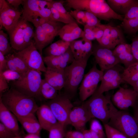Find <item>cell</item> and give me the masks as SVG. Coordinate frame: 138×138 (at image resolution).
I'll return each instance as SVG.
<instances>
[{"instance_id": "6da1fadb", "label": "cell", "mask_w": 138, "mask_h": 138, "mask_svg": "<svg viewBox=\"0 0 138 138\" xmlns=\"http://www.w3.org/2000/svg\"><path fill=\"white\" fill-rule=\"evenodd\" d=\"M0 100L16 117L34 114L39 107L34 98L20 92L12 86L0 96Z\"/></svg>"}, {"instance_id": "7a4b0ae2", "label": "cell", "mask_w": 138, "mask_h": 138, "mask_svg": "<svg viewBox=\"0 0 138 138\" xmlns=\"http://www.w3.org/2000/svg\"><path fill=\"white\" fill-rule=\"evenodd\" d=\"M83 105L92 118H97L104 124H107L118 110L114 106L109 95L95 93Z\"/></svg>"}, {"instance_id": "3957f363", "label": "cell", "mask_w": 138, "mask_h": 138, "mask_svg": "<svg viewBox=\"0 0 138 138\" xmlns=\"http://www.w3.org/2000/svg\"><path fill=\"white\" fill-rule=\"evenodd\" d=\"M91 55L79 60L75 59L64 69L65 95L70 99L76 94L78 87L83 78L88 60Z\"/></svg>"}, {"instance_id": "277c9868", "label": "cell", "mask_w": 138, "mask_h": 138, "mask_svg": "<svg viewBox=\"0 0 138 138\" xmlns=\"http://www.w3.org/2000/svg\"><path fill=\"white\" fill-rule=\"evenodd\" d=\"M22 4L21 19L31 22L34 26L40 24V21L42 19L53 20L50 3L46 0H24Z\"/></svg>"}, {"instance_id": "5b68a950", "label": "cell", "mask_w": 138, "mask_h": 138, "mask_svg": "<svg viewBox=\"0 0 138 138\" xmlns=\"http://www.w3.org/2000/svg\"><path fill=\"white\" fill-rule=\"evenodd\" d=\"M41 72L29 69L21 78L12 82V87L20 92L33 98L39 97L42 80Z\"/></svg>"}, {"instance_id": "8992f818", "label": "cell", "mask_w": 138, "mask_h": 138, "mask_svg": "<svg viewBox=\"0 0 138 138\" xmlns=\"http://www.w3.org/2000/svg\"><path fill=\"white\" fill-rule=\"evenodd\" d=\"M107 124L127 138H138V124L134 117L126 111L118 110Z\"/></svg>"}, {"instance_id": "52a82bcc", "label": "cell", "mask_w": 138, "mask_h": 138, "mask_svg": "<svg viewBox=\"0 0 138 138\" xmlns=\"http://www.w3.org/2000/svg\"><path fill=\"white\" fill-rule=\"evenodd\" d=\"M47 104L59 123L65 127L69 124V115L74 107L68 97L64 94H58L54 98L50 100Z\"/></svg>"}, {"instance_id": "ba28073f", "label": "cell", "mask_w": 138, "mask_h": 138, "mask_svg": "<svg viewBox=\"0 0 138 138\" xmlns=\"http://www.w3.org/2000/svg\"><path fill=\"white\" fill-rule=\"evenodd\" d=\"M103 74V72L98 69L95 64L84 75L79 88V97L81 101H85L95 93Z\"/></svg>"}, {"instance_id": "9c48e42d", "label": "cell", "mask_w": 138, "mask_h": 138, "mask_svg": "<svg viewBox=\"0 0 138 138\" xmlns=\"http://www.w3.org/2000/svg\"><path fill=\"white\" fill-rule=\"evenodd\" d=\"M124 69L119 64L103 72L100 86L95 92L98 94L119 87L122 83H125L122 74Z\"/></svg>"}, {"instance_id": "30bf717a", "label": "cell", "mask_w": 138, "mask_h": 138, "mask_svg": "<svg viewBox=\"0 0 138 138\" xmlns=\"http://www.w3.org/2000/svg\"><path fill=\"white\" fill-rule=\"evenodd\" d=\"M14 54L22 59L29 69L45 72L47 67L44 65L43 57L36 47L33 40L28 47L21 51H14Z\"/></svg>"}, {"instance_id": "8fae6325", "label": "cell", "mask_w": 138, "mask_h": 138, "mask_svg": "<svg viewBox=\"0 0 138 138\" xmlns=\"http://www.w3.org/2000/svg\"><path fill=\"white\" fill-rule=\"evenodd\" d=\"M92 51L96 63L103 72L120 63L113 51L99 43L93 45Z\"/></svg>"}, {"instance_id": "7c38bea8", "label": "cell", "mask_w": 138, "mask_h": 138, "mask_svg": "<svg viewBox=\"0 0 138 138\" xmlns=\"http://www.w3.org/2000/svg\"><path fill=\"white\" fill-rule=\"evenodd\" d=\"M100 20L109 21L112 19L122 21L124 16L117 14L104 0H89L86 10Z\"/></svg>"}, {"instance_id": "4fadbf2b", "label": "cell", "mask_w": 138, "mask_h": 138, "mask_svg": "<svg viewBox=\"0 0 138 138\" xmlns=\"http://www.w3.org/2000/svg\"><path fill=\"white\" fill-rule=\"evenodd\" d=\"M22 11H20L12 7L4 0L2 7L0 8V30L4 27L8 33L16 26L21 18Z\"/></svg>"}, {"instance_id": "5bb4252c", "label": "cell", "mask_w": 138, "mask_h": 138, "mask_svg": "<svg viewBox=\"0 0 138 138\" xmlns=\"http://www.w3.org/2000/svg\"><path fill=\"white\" fill-rule=\"evenodd\" d=\"M92 119L85 107L83 105L74 107L68 117V123L76 130L82 132L85 129L86 123Z\"/></svg>"}, {"instance_id": "9a60e30c", "label": "cell", "mask_w": 138, "mask_h": 138, "mask_svg": "<svg viewBox=\"0 0 138 138\" xmlns=\"http://www.w3.org/2000/svg\"><path fill=\"white\" fill-rule=\"evenodd\" d=\"M122 21L121 25L127 33L135 34L138 31V0H134Z\"/></svg>"}, {"instance_id": "2e32d148", "label": "cell", "mask_w": 138, "mask_h": 138, "mask_svg": "<svg viewBox=\"0 0 138 138\" xmlns=\"http://www.w3.org/2000/svg\"><path fill=\"white\" fill-rule=\"evenodd\" d=\"M44 64L47 67L64 70L75 59L69 47L63 54L58 56H49L43 57Z\"/></svg>"}, {"instance_id": "e0dca14e", "label": "cell", "mask_w": 138, "mask_h": 138, "mask_svg": "<svg viewBox=\"0 0 138 138\" xmlns=\"http://www.w3.org/2000/svg\"><path fill=\"white\" fill-rule=\"evenodd\" d=\"M36 113L42 129L49 131L58 122L49 107L43 104L39 107Z\"/></svg>"}, {"instance_id": "ac0fdd59", "label": "cell", "mask_w": 138, "mask_h": 138, "mask_svg": "<svg viewBox=\"0 0 138 138\" xmlns=\"http://www.w3.org/2000/svg\"><path fill=\"white\" fill-rule=\"evenodd\" d=\"M93 45L91 41L82 38L70 42V47L74 59L79 60L92 55Z\"/></svg>"}, {"instance_id": "d6986e66", "label": "cell", "mask_w": 138, "mask_h": 138, "mask_svg": "<svg viewBox=\"0 0 138 138\" xmlns=\"http://www.w3.org/2000/svg\"><path fill=\"white\" fill-rule=\"evenodd\" d=\"M44 73V79L57 90L60 91L64 88L65 83L64 70L47 67Z\"/></svg>"}, {"instance_id": "ffe728a7", "label": "cell", "mask_w": 138, "mask_h": 138, "mask_svg": "<svg viewBox=\"0 0 138 138\" xmlns=\"http://www.w3.org/2000/svg\"><path fill=\"white\" fill-rule=\"evenodd\" d=\"M0 121L6 127L18 136H20L18 120L16 116L4 105L0 100Z\"/></svg>"}, {"instance_id": "44dd1931", "label": "cell", "mask_w": 138, "mask_h": 138, "mask_svg": "<svg viewBox=\"0 0 138 138\" xmlns=\"http://www.w3.org/2000/svg\"><path fill=\"white\" fill-rule=\"evenodd\" d=\"M9 34L10 44L13 48L18 51H21L26 48L24 39V21L20 19L15 27Z\"/></svg>"}, {"instance_id": "7402d4cb", "label": "cell", "mask_w": 138, "mask_h": 138, "mask_svg": "<svg viewBox=\"0 0 138 138\" xmlns=\"http://www.w3.org/2000/svg\"><path fill=\"white\" fill-rule=\"evenodd\" d=\"M83 30L76 23L65 24L62 28L58 35L61 40L70 42L79 38H82Z\"/></svg>"}, {"instance_id": "603a6c76", "label": "cell", "mask_w": 138, "mask_h": 138, "mask_svg": "<svg viewBox=\"0 0 138 138\" xmlns=\"http://www.w3.org/2000/svg\"><path fill=\"white\" fill-rule=\"evenodd\" d=\"M17 119L28 134L40 135L42 128L34 114L24 117H16Z\"/></svg>"}, {"instance_id": "cb8c5ba5", "label": "cell", "mask_w": 138, "mask_h": 138, "mask_svg": "<svg viewBox=\"0 0 138 138\" xmlns=\"http://www.w3.org/2000/svg\"><path fill=\"white\" fill-rule=\"evenodd\" d=\"M35 27L34 39L35 46L42 55L43 49L50 44L53 41L47 34L40 24Z\"/></svg>"}, {"instance_id": "d4e9b609", "label": "cell", "mask_w": 138, "mask_h": 138, "mask_svg": "<svg viewBox=\"0 0 138 138\" xmlns=\"http://www.w3.org/2000/svg\"><path fill=\"white\" fill-rule=\"evenodd\" d=\"M134 0H107V2L112 10L119 15L124 16Z\"/></svg>"}, {"instance_id": "484cf974", "label": "cell", "mask_w": 138, "mask_h": 138, "mask_svg": "<svg viewBox=\"0 0 138 138\" xmlns=\"http://www.w3.org/2000/svg\"><path fill=\"white\" fill-rule=\"evenodd\" d=\"M64 24L55 20H45L41 25L42 28L50 39L53 41L58 34Z\"/></svg>"}, {"instance_id": "4316f807", "label": "cell", "mask_w": 138, "mask_h": 138, "mask_svg": "<svg viewBox=\"0 0 138 138\" xmlns=\"http://www.w3.org/2000/svg\"><path fill=\"white\" fill-rule=\"evenodd\" d=\"M116 55L119 59L120 63L123 64L125 68L137 62L132 53L131 46L122 49L118 52Z\"/></svg>"}, {"instance_id": "83f0119b", "label": "cell", "mask_w": 138, "mask_h": 138, "mask_svg": "<svg viewBox=\"0 0 138 138\" xmlns=\"http://www.w3.org/2000/svg\"><path fill=\"white\" fill-rule=\"evenodd\" d=\"M138 96L135 92L131 89L129 94L121 101L115 105L122 110L127 109L131 107H134L136 104Z\"/></svg>"}, {"instance_id": "f1b7e54d", "label": "cell", "mask_w": 138, "mask_h": 138, "mask_svg": "<svg viewBox=\"0 0 138 138\" xmlns=\"http://www.w3.org/2000/svg\"><path fill=\"white\" fill-rule=\"evenodd\" d=\"M57 90L44 78L42 79L40 89V95L44 98L51 100L58 95Z\"/></svg>"}, {"instance_id": "f546056e", "label": "cell", "mask_w": 138, "mask_h": 138, "mask_svg": "<svg viewBox=\"0 0 138 138\" xmlns=\"http://www.w3.org/2000/svg\"><path fill=\"white\" fill-rule=\"evenodd\" d=\"M111 26L106 25L103 36L98 42L100 45L110 49L115 48L117 46L112 40L110 34Z\"/></svg>"}, {"instance_id": "4dcf8cb0", "label": "cell", "mask_w": 138, "mask_h": 138, "mask_svg": "<svg viewBox=\"0 0 138 138\" xmlns=\"http://www.w3.org/2000/svg\"><path fill=\"white\" fill-rule=\"evenodd\" d=\"M24 21V39L26 48L31 43L34 38V31L33 26L29 22Z\"/></svg>"}, {"instance_id": "1f68e13d", "label": "cell", "mask_w": 138, "mask_h": 138, "mask_svg": "<svg viewBox=\"0 0 138 138\" xmlns=\"http://www.w3.org/2000/svg\"><path fill=\"white\" fill-rule=\"evenodd\" d=\"M13 48L8 42L7 34L2 30H0V51L4 55H7L11 52Z\"/></svg>"}, {"instance_id": "d6a6232c", "label": "cell", "mask_w": 138, "mask_h": 138, "mask_svg": "<svg viewBox=\"0 0 138 138\" xmlns=\"http://www.w3.org/2000/svg\"><path fill=\"white\" fill-rule=\"evenodd\" d=\"M110 34L112 40L117 45L125 42L122 32L119 27L111 26Z\"/></svg>"}, {"instance_id": "836d02e7", "label": "cell", "mask_w": 138, "mask_h": 138, "mask_svg": "<svg viewBox=\"0 0 138 138\" xmlns=\"http://www.w3.org/2000/svg\"><path fill=\"white\" fill-rule=\"evenodd\" d=\"M65 127L59 122L49 131V138H64Z\"/></svg>"}, {"instance_id": "e575fe53", "label": "cell", "mask_w": 138, "mask_h": 138, "mask_svg": "<svg viewBox=\"0 0 138 138\" xmlns=\"http://www.w3.org/2000/svg\"><path fill=\"white\" fill-rule=\"evenodd\" d=\"M51 10L52 19L65 24L77 22L75 20L69 19L62 15L51 5Z\"/></svg>"}, {"instance_id": "d590c367", "label": "cell", "mask_w": 138, "mask_h": 138, "mask_svg": "<svg viewBox=\"0 0 138 138\" xmlns=\"http://www.w3.org/2000/svg\"><path fill=\"white\" fill-rule=\"evenodd\" d=\"M70 42H65L64 43L52 49L47 51L44 50V52L46 56H58L65 53L70 47Z\"/></svg>"}, {"instance_id": "8d00e7d4", "label": "cell", "mask_w": 138, "mask_h": 138, "mask_svg": "<svg viewBox=\"0 0 138 138\" xmlns=\"http://www.w3.org/2000/svg\"><path fill=\"white\" fill-rule=\"evenodd\" d=\"M103 124L107 138H127L122 133L107 124Z\"/></svg>"}, {"instance_id": "74e56055", "label": "cell", "mask_w": 138, "mask_h": 138, "mask_svg": "<svg viewBox=\"0 0 138 138\" xmlns=\"http://www.w3.org/2000/svg\"><path fill=\"white\" fill-rule=\"evenodd\" d=\"M70 15L75 20L77 23L84 26L86 25L87 19L85 11L74 10L69 12Z\"/></svg>"}, {"instance_id": "f35d334b", "label": "cell", "mask_w": 138, "mask_h": 138, "mask_svg": "<svg viewBox=\"0 0 138 138\" xmlns=\"http://www.w3.org/2000/svg\"><path fill=\"white\" fill-rule=\"evenodd\" d=\"M90 130L96 134L99 138H106V135L102 127L97 120L94 119L92 120L90 123Z\"/></svg>"}, {"instance_id": "ab89813d", "label": "cell", "mask_w": 138, "mask_h": 138, "mask_svg": "<svg viewBox=\"0 0 138 138\" xmlns=\"http://www.w3.org/2000/svg\"><path fill=\"white\" fill-rule=\"evenodd\" d=\"M50 2L51 6L55 8L61 14L69 19L75 20L70 15L69 12H67L63 4L64 1L52 0Z\"/></svg>"}, {"instance_id": "60d3db41", "label": "cell", "mask_w": 138, "mask_h": 138, "mask_svg": "<svg viewBox=\"0 0 138 138\" xmlns=\"http://www.w3.org/2000/svg\"><path fill=\"white\" fill-rule=\"evenodd\" d=\"M131 89L120 87L119 89L113 95L112 101L115 105L122 100L130 92Z\"/></svg>"}, {"instance_id": "b9f144b4", "label": "cell", "mask_w": 138, "mask_h": 138, "mask_svg": "<svg viewBox=\"0 0 138 138\" xmlns=\"http://www.w3.org/2000/svg\"><path fill=\"white\" fill-rule=\"evenodd\" d=\"M2 72L3 76L8 83L10 81H13L19 79L21 78L22 74L9 69Z\"/></svg>"}, {"instance_id": "7bdbcfd3", "label": "cell", "mask_w": 138, "mask_h": 138, "mask_svg": "<svg viewBox=\"0 0 138 138\" xmlns=\"http://www.w3.org/2000/svg\"><path fill=\"white\" fill-rule=\"evenodd\" d=\"M11 56L16 66L21 73H24L29 69L22 59L15 56L14 53L11 54Z\"/></svg>"}, {"instance_id": "ee69618b", "label": "cell", "mask_w": 138, "mask_h": 138, "mask_svg": "<svg viewBox=\"0 0 138 138\" xmlns=\"http://www.w3.org/2000/svg\"><path fill=\"white\" fill-rule=\"evenodd\" d=\"M85 16L87 19L86 25L91 27H95L102 24L98 18L93 14L88 12L85 11Z\"/></svg>"}, {"instance_id": "f6af8a7d", "label": "cell", "mask_w": 138, "mask_h": 138, "mask_svg": "<svg viewBox=\"0 0 138 138\" xmlns=\"http://www.w3.org/2000/svg\"><path fill=\"white\" fill-rule=\"evenodd\" d=\"M17 136H19L0 123V138H13Z\"/></svg>"}, {"instance_id": "bcb514c9", "label": "cell", "mask_w": 138, "mask_h": 138, "mask_svg": "<svg viewBox=\"0 0 138 138\" xmlns=\"http://www.w3.org/2000/svg\"><path fill=\"white\" fill-rule=\"evenodd\" d=\"M94 27L89 26L86 25L84 26L83 37L82 38L91 41L95 39L93 30Z\"/></svg>"}, {"instance_id": "7dc6e473", "label": "cell", "mask_w": 138, "mask_h": 138, "mask_svg": "<svg viewBox=\"0 0 138 138\" xmlns=\"http://www.w3.org/2000/svg\"><path fill=\"white\" fill-rule=\"evenodd\" d=\"M105 26V25L101 24L93 28L95 39L98 42L100 40L103 35Z\"/></svg>"}, {"instance_id": "c3c4849f", "label": "cell", "mask_w": 138, "mask_h": 138, "mask_svg": "<svg viewBox=\"0 0 138 138\" xmlns=\"http://www.w3.org/2000/svg\"><path fill=\"white\" fill-rule=\"evenodd\" d=\"M122 76L125 83H128L130 85L138 81V72Z\"/></svg>"}, {"instance_id": "681fc988", "label": "cell", "mask_w": 138, "mask_h": 138, "mask_svg": "<svg viewBox=\"0 0 138 138\" xmlns=\"http://www.w3.org/2000/svg\"><path fill=\"white\" fill-rule=\"evenodd\" d=\"M138 72V61L124 68L122 75H125Z\"/></svg>"}, {"instance_id": "f907efd6", "label": "cell", "mask_w": 138, "mask_h": 138, "mask_svg": "<svg viewBox=\"0 0 138 138\" xmlns=\"http://www.w3.org/2000/svg\"><path fill=\"white\" fill-rule=\"evenodd\" d=\"M130 44L133 55L136 60L138 61V35L133 38L132 43Z\"/></svg>"}, {"instance_id": "816d5d0a", "label": "cell", "mask_w": 138, "mask_h": 138, "mask_svg": "<svg viewBox=\"0 0 138 138\" xmlns=\"http://www.w3.org/2000/svg\"><path fill=\"white\" fill-rule=\"evenodd\" d=\"M11 54H8L5 56L6 60L8 69L20 73L16 66L14 60L11 57Z\"/></svg>"}, {"instance_id": "f5cc1de1", "label": "cell", "mask_w": 138, "mask_h": 138, "mask_svg": "<svg viewBox=\"0 0 138 138\" xmlns=\"http://www.w3.org/2000/svg\"><path fill=\"white\" fill-rule=\"evenodd\" d=\"M64 138H84L82 132L76 131H69L66 132Z\"/></svg>"}, {"instance_id": "db71d44e", "label": "cell", "mask_w": 138, "mask_h": 138, "mask_svg": "<svg viewBox=\"0 0 138 138\" xmlns=\"http://www.w3.org/2000/svg\"><path fill=\"white\" fill-rule=\"evenodd\" d=\"M8 83L3 76L2 72H0V96L7 90L9 87Z\"/></svg>"}, {"instance_id": "11a10c76", "label": "cell", "mask_w": 138, "mask_h": 138, "mask_svg": "<svg viewBox=\"0 0 138 138\" xmlns=\"http://www.w3.org/2000/svg\"><path fill=\"white\" fill-rule=\"evenodd\" d=\"M7 69L5 56L0 51V72H3Z\"/></svg>"}, {"instance_id": "9f6ffc18", "label": "cell", "mask_w": 138, "mask_h": 138, "mask_svg": "<svg viewBox=\"0 0 138 138\" xmlns=\"http://www.w3.org/2000/svg\"><path fill=\"white\" fill-rule=\"evenodd\" d=\"M6 1L9 5L13 6L15 9L18 10L19 6L23 4L24 0H7Z\"/></svg>"}, {"instance_id": "6f0895ef", "label": "cell", "mask_w": 138, "mask_h": 138, "mask_svg": "<svg viewBox=\"0 0 138 138\" xmlns=\"http://www.w3.org/2000/svg\"><path fill=\"white\" fill-rule=\"evenodd\" d=\"M65 41L63 40H59L51 44L49 46L46 48L45 51H47L53 49L61 45Z\"/></svg>"}, {"instance_id": "680465c9", "label": "cell", "mask_w": 138, "mask_h": 138, "mask_svg": "<svg viewBox=\"0 0 138 138\" xmlns=\"http://www.w3.org/2000/svg\"><path fill=\"white\" fill-rule=\"evenodd\" d=\"M84 138H91V135L90 130H84L82 132Z\"/></svg>"}, {"instance_id": "91938a15", "label": "cell", "mask_w": 138, "mask_h": 138, "mask_svg": "<svg viewBox=\"0 0 138 138\" xmlns=\"http://www.w3.org/2000/svg\"><path fill=\"white\" fill-rule=\"evenodd\" d=\"M134 107H135V108L134 111V117L138 124V105L137 106L136 104Z\"/></svg>"}, {"instance_id": "94428289", "label": "cell", "mask_w": 138, "mask_h": 138, "mask_svg": "<svg viewBox=\"0 0 138 138\" xmlns=\"http://www.w3.org/2000/svg\"><path fill=\"white\" fill-rule=\"evenodd\" d=\"M131 85L133 88V89L136 93L138 96V81L131 84Z\"/></svg>"}, {"instance_id": "6125c7cd", "label": "cell", "mask_w": 138, "mask_h": 138, "mask_svg": "<svg viewBox=\"0 0 138 138\" xmlns=\"http://www.w3.org/2000/svg\"><path fill=\"white\" fill-rule=\"evenodd\" d=\"M23 138H41V137L40 135L37 134H28L25 135Z\"/></svg>"}, {"instance_id": "be15d7a7", "label": "cell", "mask_w": 138, "mask_h": 138, "mask_svg": "<svg viewBox=\"0 0 138 138\" xmlns=\"http://www.w3.org/2000/svg\"><path fill=\"white\" fill-rule=\"evenodd\" d=\"M90 130V129H89ZM91 135V138H99L98 136L94 132L90 130Z\"/></svg>"}, {"instance_id": "e7e4bbea", "label": "cell", "mask_w": 138, "mask_h": 138, "mask_svg": "<svg viewBox=\"0 0 138 138\" xmlns=\"http://www.w3.org/2000/svg\"><path fill=\"white\" fill-rule=\"evenodd\" d=\"M13 138H22L21 136H17Z\"/></svg>"}]
</instances>
